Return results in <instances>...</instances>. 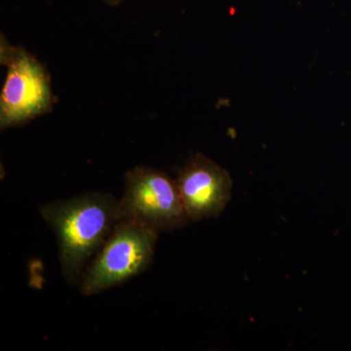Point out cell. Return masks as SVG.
<instances>
[{"label": "cell", "mask_w": 351, "mask_h": 351, "mask_svg": "<svg viewBox=\"0 0 351 351\" xmlns=\"http://www.w3.org/2000/svg\"><path fill=\"white\" fill-rule=\"evenodd\" d=\"M158 234L147 226L119 221L87 265L80 293L88 297L100 294L144 272L154 260Z\"/></svg>", "instance_id": "obj_3"}, {"label": "cell", "mask_w": 351, "mask_h": 351, "mask_svg": "<svg viewBox=\"0 0 351 351\" xmlns=\"http://www.w3.org/2000/svg\"><path fill=\"white\" fill-rule=\"evenodd\" d=\"M119 200L87 193L39 205V213L57 237L60 267L69 285H80L91 262L119 221Z\"/></svg>", "instance_id": "obj_1"}, {"label": "cell", "mask_w": 351, "mask_h": 351, "mask_svg": "<svg viewBox=\"0 0 351 351\" xmlns=\"http://www.w3.org/2000/svg\"><path fill=\"white\" fill-rule=\"evenodd\" d=\"M0 63L6 66L0 94V129L7 130L50 112L56 103L49 73L25 48L15 46L1 34Z\"/></svg>", "instance_id": "obj_2"}, {"label": "cell", "mask_w": 351, "mask_h": 351, "mask_svg": "<svg viewBox=\"0 0 351 351\" xmlns=\"http://www.w3.org/2000/svg\"><path fill=\"white\" fill-rule=\"evenodd\" d=\"M117 210L119 221H133L158 232L179 230L191 221L176 180L149 166L127 171Z\"/></svg>", "instance_id": "obj_4"}, {"label": "cell", "mask_w": 351, "mask_h": 351, "mask_svg": "<svg viewBox=\"0 0 351 351\" xmlns=\"http://www.w3.org/2000/svg\"><path fill=\"white\" fill-rule=\"evenodd\" d=\"M176 182L191 221L216 218L232 198L230 173L202 154L189 159Z\"/></svg>", "instance_id": "obj_5"}, {"label": "cell", "mask_w": 351, "mask_h": 351, "mask_svg": "<svg viewBox=\"0 0 351 351\" xmlns=\"http://www.w3.org/2000/svg\"><path fill=\"white\" fill-rule=\"evenodd\" d=\"M101 1L105 2V3L108 4V5L115 6L119 5V4L122 3V2L125 1V0H101Z\"/></svg>", "instance_id": "obj_6"}]
</instances>
